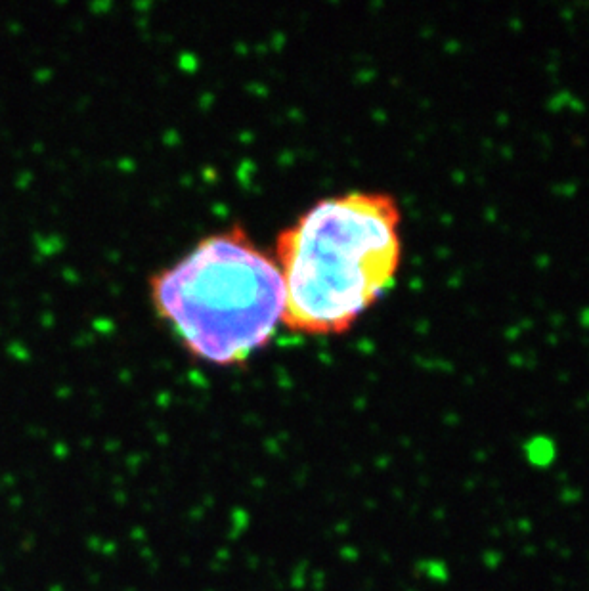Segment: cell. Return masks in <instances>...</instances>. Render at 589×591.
Segmentation results:
<instances>
[{"label": "cell", "mask_w": 589, "mask_h": 591, "mask_svg": "<svg viewBox=\"0 0 589 591\" xmlns=\"http://www.w3.org/2000/svg\"><path fill=\"white\" fill-rule=\"evenodd\" d=\"M402 215L383 192L312 203L276 241L284 284L282 324L308 335L343 333L394 284Z\"/></svg>", "instance_id": "obj_1"}, {"label": "cell", "mask_w": 589, "mask_h": 591, "mask_svg": "<svg viewBox=\"0 0 589 591\" xmlns=\"http://www.w3.org/2000/svg\"><path fill=\"white\" fill-rule=\"evenodd\" d=\"M150 295L184 349L215 366L243 364L284 316L278 263L241 226L205 236L153 274Z\"/></svg>", "instance_id": "obj_2"}, {"label": "cell", "mask_w": 589, "mask_h": 591, "mask_svg": "<svg viewBox=\"0 0 589 591\" xmlns=\"http://www.w3.org/2000/svg\"><path fill=\"white\" fill-rule=\"evenodd\" d=\"M526 454H528L530 463H534L538 467H546L555 460V446L549 440L538 438L526 446Z\"/></svg>", "instance_id": "obj_3"}]
</instances>
